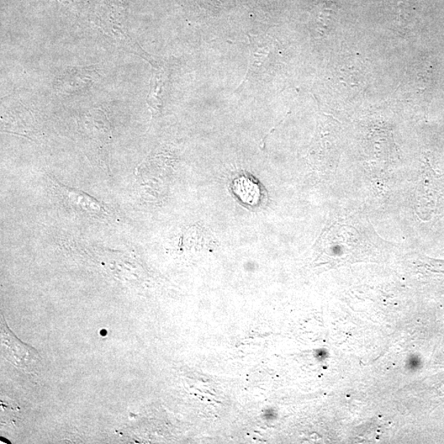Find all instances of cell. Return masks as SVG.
Here are the masks:
<instances>
[{"label": "cell", "instance_id": "6da1fadb", "mask_svg": "<svg viewBox=\"0 0 444 444\" xmlns=\"http://www.w3.org/2000/svg\"><path fill=\"white\" fill-rule=\"evenodd\" d=\"M1 352L3 356L26 373H33L38 367L41 356L36 349L25 344L16 337L1 319Z\"/></svg>", "mask_w": 444, "mask_h": 444}, {"label": "cell", "instance_id": "7a4b0ae2", "mask_svg": "<svg viewBox=\"0 0 444 444\" xmlns=\"http://www.w3.org/2000/svg\"><path fill=\"white\" fill-rule=\"evenodd\" d=\"M250 56L244 84L251 77L269 75L274 61L275 45L269 37L250 36Z\"/></svg>", "mask_w": 444, "mask_h": 444}, {"label": "cell", "instance_id": "3957f363", "mask_svg": "<svg viewBox=\"0 0 444 444\" xmlns=\"http://www.w3.org/2000/svg\"><path fill=\"white\" fill-rule=\"evenodd\" d=\"M57 186L59 187L61 194L65 195L68 202L77 210L91 216H102L107 213V209L104 208V205L90 195L79 191L78 189L67 188L60 184H57Z\"/></svg>", "mask_w": 444, "mask_h": 444}, {"label": "cell", "instance_id": "277c9868", "mask_svg": "<svg viewBox=\"0 0 444 444\" xmlns=\"http://www.w3.org/2000/svg\"><path fill=\"white\" fill-rule=\"evenodd\" d=\"M164 89V79L162 73L154 72L151 80V92L148 97L147 103L153 112H160L162 108V92Z\"/></svg>", "mask_w": 444, "mask_h": 444}]
</instances>
